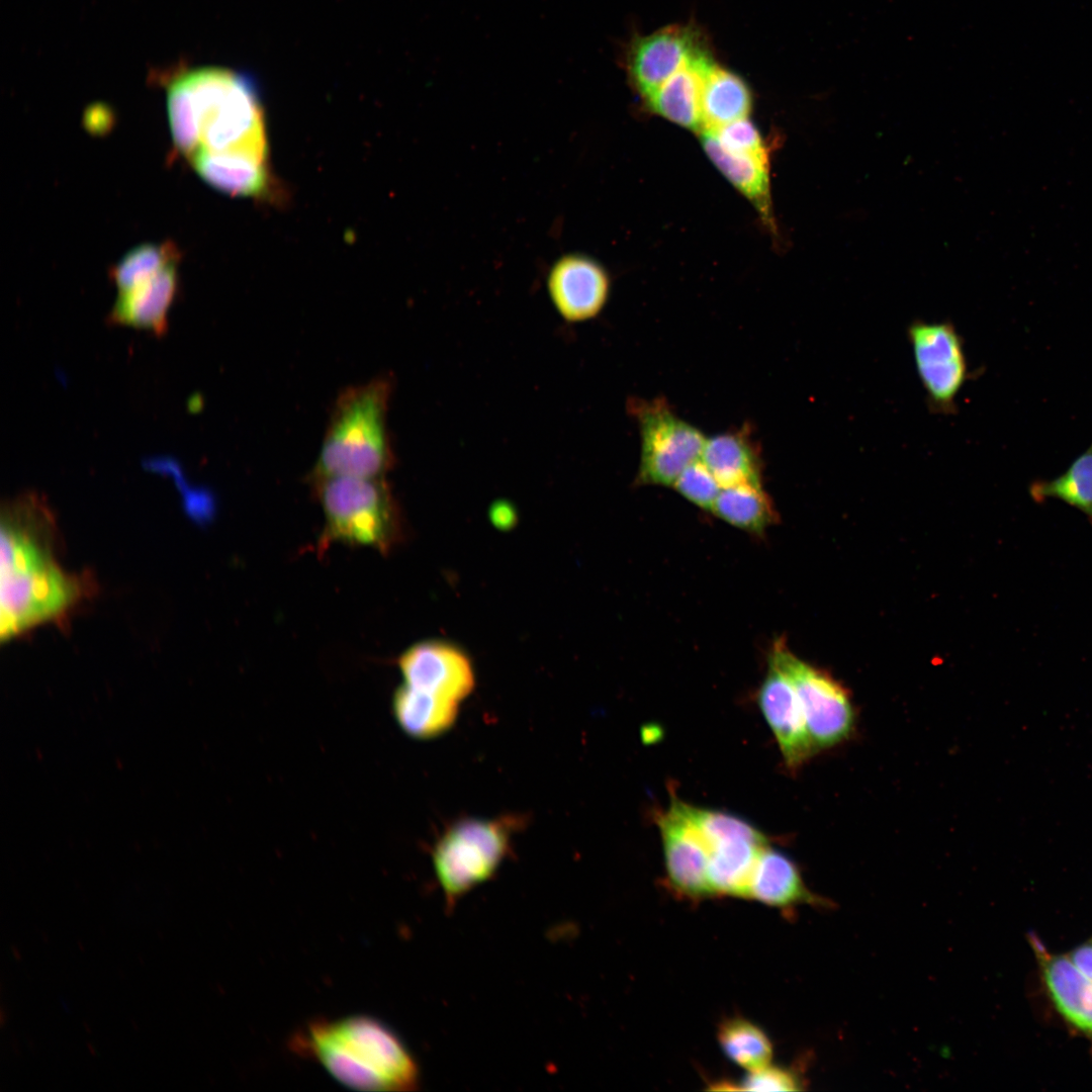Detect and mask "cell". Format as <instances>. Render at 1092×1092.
<instances>
[{
    "instance_id": "obj_5",
    "label": "cell",
    "mask_w": 1092,
    "mask_h": 1092,
    "mask_svg": "<svg viewBox=\"0 0 1092 1092\" xmlns=\"http://www.w3.org/2000/svg\"><path fill=\"white\" fill-rule=\"evenodd\" d=\"M310 480L325 515L322 548L332 542H345L386 551L396 542L399 515L383 477L333 476Z\"/></svg>"
},
{
    "instance_id": "obj_31",
    "label": "cell",
    "mask_w": 1092,
    "mask_h": 1092,
    "mask_svg": "<svg viewBox=\"0 0 1092 1092\" xmlns=\"http://www.w3.org/2000/svg\"><path fill=\"white\" fill-rule=\"evenodd\" d=\"M710 132L726 150L759 155L767 154L757 128L747 118L728 123Z\"/></svg>"
},
{
    "instance_id": "obj_28",
    "label": "cell",
    "mask_w": 1092,
    "mask_h": 1092,
    "mask_svg": "<svg viewBox=\"0 0 1092 1092\" xmlns=\"http://www.w3.org/2000/svg\"><path fill=\"white\" fill-rule=\"evenodd\" d=\"M179 252L172 243L142 245L129 251L111 270L109 276L119 292L151 278L166 266L177 263Z\"/></svg>"
},
{
    "instance_id": "obj_18",
    "label": "cell",
    "mask_w": 1092,
    "mask_h": 1092,
    "mask_svg": "<svg viewBox=\"0 0 1092 1092\" xmlns=\"http://www.w3.org/2000/svg\"><path fill=\"white\" fill-rule=\"evenodd\" d=\"M714 66L708 53L687 63L665 81L647 100L657 114L680 126L702 130V90L705 78Z\"/></svg>"
},
{
    "instance_id": "obj_32",
    "label": "cell",
    "mask_w": 1092,
    "mask_h": 1092,
    "mask_svg": "<svg viewBox=\"0 0 1092 1092\" xmlns=\"http://www.w3.org/2000/svg\"><path fill=\"white\" fill-rule=\"evenodd\" d=\"M801 1082L790 1070L769 1065L750 1071L738 1084L737 1090L745 1091H798Z\"/></svg>"
},
{
    "instance_id": "obj_4",
    "label": "cell",
    "mask_w": 1092,
    "mask_h": 1092,
    "mask_svg": "<svg viewBox=\"0 0 1092 1092\" xmlns=\"http://www.w3.org/2000/svg\"><path fill=\"white\" fill-rule=\"evenodd\" d=\"M173 84L196 119L200 146L266 161L268 145L257 86L243 73L222 68L188 72Z\"/></svg>"
},
{
    "instance_id": "obj_30",
    "label": "cell",
    "mask_w": 1092,
    "mask_h": 1092,
    "mask_svg": "<svg viewBox=\"0 0 1092 1092\" xmlns=\"http://www.w3.org/2000/svg\"><path fill=\"white\" fill-rule=\"evenodd\" d=\"M672 486L689 502L704 510H712L722 488L701 458L687 466Z\"/></svg>"
},
{
    "instance_id": "obj_9",
    "label": "cell",
    "mask_w": 1092,
    "mask_h": 1092,
    "mask_svg": "<svg viewBox=\"0 0 1092 1092\" xmlns=\"http://www.w3.org/2000/svg\"><path fill=\"white\" fill-rule=\"evenodd\" d=\"M907 338L931 410L953 414L957 398L970 376L961 334L947 321L916 320L908 326Z\"/></svg>"
},
{
    "instance_id": "obj_16",
    "label": "cell",
    "mask_w": 1092,
    "mask_h": 1092,
    "mask_svg": "<svg viewBox=\"0 0 1092 1092\" xmlns=\"http://www.w3.org/2000/svg\"><path fill=\"white\" fill-rule=\"evenodd\" d=\"M177 289V267L172 263L146 281L119 292L106 323L145 329L161 337L169 329L168 312Z\"/></svg>"
},
{
    "instance_id": "obj_3",
    "label": "cell",
    "mask_w": 1092,
    "mask_h": 1092,
    "mask_svg": "<svg viewBox=\"0 0 1092 1092\" xmlns=\"http://www.w3.org/2000/svg\"><path fill=\"white\" fill-rule=\"evenodd\" d=\"M392 380L378 376L337 397L310 479L384 477L394 463L387 429Z\"/></svg>"
},
{
    "instance_id": "obj_17",
    "label": "cell",
    "mask_w": 1092,
    "mask_h": 1092,
    "mask_svg": "<svg viewBox=\"0 0 1092 1092\" xmlns=\"http://www.w3.org/2000/svg\"><path fill=\"white\" fill-rule=\"evenodd\" d=\"M749 898L768 906L789 909L799 904L828 907L831 902L812 893L798 867L785 853L764 846L757 859Z\"/></svg>"
},
{
    "instance_id": "obj_1",
    "label": "cell",
    "mask_w": 1092,
    "mask_h": 1092,
    "mask_svg": "<svg viewBox=\"0 0 1092 1092\" xmlns=\"http://www.w3.org/2000/svg\"><path fill=\"white\" fill-rule=\"evenodd\" d=\"M52 518L47 507L30 502L1 511L2 640L63 615L81 597V579L55 560Z\"/></svg>"
},
{
    "instance_id": "obj_19",
    "label": "cell",
    "mask_w": 1092,
    "mask_h": 1092,
    "mask_svg": "<svg viewBox=\"0 0 1092 1092\" xmlns=\"http://www.w3.org/2000/svg\"><path fill=\"white\" fill-rule=\"evenodd\" d=\"M197 173L212 187L232 195L259 196L269 183L266 161L231 151L203 147L191 155Z\"/></svg>"
},
{
    "instance_id": "obj_6",
    "label": "cell",
    "mask_w": 1092,
    "mask_h": 1092,
    "mask_svg": "<svg viewBox=\"0 0 1092 1092\" xmlns=\"http://www.w3.org/2000/svg\"><path fill=\"white\" fill-rule=\"evenodd\" d=\"M519 825L517 816L467 818L443 834L433 850V864L448 909L491 878L508 855L511 833Z\"/></svg>"
},
{
    "instance_id": "obj_26",
    "label": "cell",
    "mask_w": 1092,
    "mask_h": 1092,
    "mask_svg": "<svg viewBox=\"0 0 1092 1092\" xmlns=\"http://www.w3.org/2000/svg\"><path fill=\"white\" fill-rule=\"evenodd\" d=\"M1029 493L1036 503L1060 499L1081 511L1092 525V444L1060 476L1032 482Z\"/></svg>"
},
{
    "instance_id": "obj_25",
    "label": "cell",
    "mask_w": 1092,
    "mask_h": 1092,
    "mask_svg": "<svg viewBox=\"0 0 1092 1092\" xmlns=\"http://www.w3.org/2000/svg\"><path fill=\"white\" fill-rule=\"evenodd\" d=\"M718 518L752 533H762L777 519L775 508L761 483L723 486L711 510Z\"/></svg>"
},
{
    "instance_id": "obj_2",
    "label": "cell",
    "mask_w": 1092,
    "mask_h": 1092,
    "mask_svg": "<svg viewBox=\"0 0 1092 1092\" xmlns=\"http://www.w3.org/2000/svg\"><path fill=\"white\" fill-rule=\"evenodd\" d=\"M290 1045L353 1089L408 1091L420 1082L412 1053L390 1028L371 1017L310 1021L293 1034Z\"/></svg>"
},
{
    "instance_id": "obj_27",
    "label": "cell",
    "mask_w": 1092,
    "mask_h": 1092,
    "mask_svg": "<svg viewBox=\"0 0 1092 1092\" xmlns=\"http://www.w3.org/2000/svg\"><path fill=\"white\" fill-rule=\"evenodd\" d=\"M717 1036L726 1057L748 1072L770 1064L771 1042L763 1030L751 1021L727 1019L721 1023Z\"/></svg>"
},
{
    "instance_id": "obj_8",
    "label": "cell",
    "mask_w": 1092,
    "mask_h": 1092,
    "mask_svg": "<svg viewBox=\"0 0 1092 1092\" xmlns=\"http://www.w3.org/2000/svg\"><path fill=\"white\" fill-rule=\"evenodd\" d=\"M769 662L795 688L817 750L835 746L849 737L854 727V711L847 691L837 680L797 657L783 640L775 643Z\"/></svg>"
},
{
    "instance_id": "obj_12",
    "label": "cell",
    "mask_w": 1092,
    "mask_h": 1092,
    "mask_svg": "<svg viewBox=\"0 0 1092 1092\" xmlns=\"http://www.w3.org/2000/svg\"><path fill=\"white\" fill-rule=\"evenodd\" d=\"M667 882L672 890L691 899L711 896L708 882L710 848L698 829L671 802L656 815Z\"/></svg>"
},
{
    "instance_id": "obj_21",
    "label": "cell",
    "mask_w": 1092,
    "mask_h": 1092,
    "mask_svg": "<svg viewBox=\"0 0 1092 1092\" xmlns=\"http://www.w3.org/2000/svg\"><path fill=\"white\" fill-rule=\"evenodd\" d=\"M701 460L721 486L737 483H761L760 452L743 427L706 439Z\"/></svg>"
},
{
    "instance_id": "obj_24",
    "label": "cell",
    "mask_w": 1092,
    "mask_h": 1092,
    "mask_svg": "<svg viewBox=\"0 0 1092 1092\" xmlns=\"http://www.w3.org/2000/svg\"><path fill=\"white\" fill-rule=\"evenodd\" d=\"M701 105V132L713 131L747 118L751 109V93L741 78L714 64L704 81Z\"/></svg>"
},
{
    "instance_id": "obj_10",
    "label": "cell",
    "mask_w": 1092,
    "mask_h": 1092,
    "mask_svg": "<svg viewBox=\"0 0 1092 1092\" xmlns=\"http://www.w3.org/2000/svg\"><path fill=\"white\" fill-rule=\"evenodd\" d=\"M706 52L695 29L669 25L633 39L625 54V67L632 84L647 99L687 63Z\"/></svg>"
},
{
    "instance_id": "obj_14",
    "label": "cell",
    "mask_w": 1092,
    "mask_h": 1092,
    "mask_svg": "<svg viewBox=\"0 0 1092 1092\" xmlns=\"http://www.w3.org/2000/svg\"><path fill=\"white\" fill-rule=\"evenodd\" d=\"M758 705L778 741L787 767L791 770L800 768L818 750L809 733L795 688L771 662L758 692Z\"/></svg>"
},
{
    "instance_id": "obj_7",
    "label": "cell",
    "mask_w": 1092,
    "mask_h": 1092,
    "mask_svg": "<svg viewBox=\"0 0 1092 1092\" xmlns=\"http://www.w3.org/2000/svg\"><path fill=\"white\" fill-rule=\"evenodd\" d=\"M628 406L640 437L637 482L672 486L682 470L701 458L707 437L662 397L632 398Z\"/></svg>"
},
{
    "instance_id": "obj_23",
    "label": "cell",
    "mask_w": 1092,
    "mask_h": 1092,
    "mask_svg": "<svg viewBox=\"0 0 1092 1092\" xmlns=\"http://www.w3.org/2000/svg\"><path fill=\"white\" fill-rule=\"evenodd\" d=\"M459 702L399 686L393 695L392 709L400 727L411 736L431 738L451 728L458 714Z\"/></svg>"
},
{
    "instance_id": "obj_22",
    "label": "cell",
    "mask_w": 1092,
    "mask_h": 1092,
    "mask_svg": "<svg viewBox=\"0 0 1092 1092\" xmlns=\"http://www.w3.org/2000/svg\"><path fill=\"white\" fill-rule=\"evenodd\" d=\"M767 844L746 838L715 843L710 849L708 863L711 894L749 898L757 859L762 848Z\"/></svg>"
},
{
    "instance_id": "obj_13",
    "label": "cell",
    "mask_w": 1092,
    "mask_h": 1092,
    "mask_svg": "<svg viewBox=\"0 0 1092 1092\" xmlns=\"http://www.w3.org/2000/svg\"><path fill=\"white\" fill-rule=\"evenodd\" d=\"M398 666L404 684L457 702L474 688L468 656L445 641L427 640L413 645L399 657Z\"/></svg>"
},
{
    "instance_id": "obj_11",
    "label": "cell",
    "mask_w": 1092,
    "mask_h": 1092,
    "mask_svg": "<svg viewBox=\"0 0 1092 1092\" xmlns=\"http://www.w3.org/2000/svg\"><path fill=\"white\" fill-rule=\"evenodd\" d=\"M1028 942L1043 991L1062 1022L1081 1036L1092 1052V983L1067 954L1051 952L1034 933Z\"/></svg>"
},
{
    "instance_id": "obj_33",
    "label": "cell",
    "mask_w": 1092,
    "mask_h": 1092,
    "mask_svg": "<svg viewBox=\"0 0 1092 1092\" xmlns=\"http://www.w3.org/2000/svg\"><path fill=\"white\" fill-rule=\"evenodd\" d=\"M1067 957L1079 972L1092 983V936L1071 949Z\"/></svg>"
},
{
    "instance_id": "obj_15",
    "label": "cell",
    "mask_w": 1092,
    "mask_h": 1092,
    "mask_svg": "<svg viewBox=\"0 0 1092 1092\" xmlns=\"http://www.w3.org/2000/svg\"><path fill=\"white\" fill-rule=\"evenodd\" d=\"M547 286L559 314L568 322H581L601 312L609 296L610 279L595 260L568 254L551 267Z\"/></svg>"
},
{
    "instance_id": "obj_20",
    "label": "cell",
    "mask_w": 1092,
    "mask_h": 1092,
    "mask_svg": "<svg viewBox=\"0 0 1092 1092\" xmlns=\"http://www.w3.org/2000/svg\"><path fill=\"white\" fill-rule=\"evenodd\" d=\"M701 140L704 150L717 168L753 203L762 220L774 229L768 154L759 155L726 150L710 131H702Z\"/></svg>"
},
{
    "instance_id": "obj_29",
    "label": "cell",
    "mask_w": 1092,
    "mask_h": 1092,
    "mask_svg": "<svg viewBox=\"0 0 1092 1092\" xmlns=\"http://www.w3.org/2000/svg\"><path fill=\"white\" fill-rule=\"evenodd\" d=\"M671 802L701 833L709 848L723 840L746 838L767 844L768 838L754 826L731 814L692 806L677 799Z\"/></svg>"
}]
</instances>
